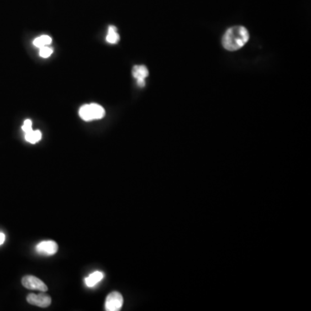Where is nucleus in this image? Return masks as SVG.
<instances>
[{
  "mask_svg": "<svg viewBox=\"0 0 311 311\" xmlns=\"http://www.w3.org/2000/svg\"><path fill=\"white\" fill-rule=\"evenodd\" d=\"M249 40V33L245 27L235 26L226 32L222 38V44L229 51H235L240 49Z\"/></svg>",
  "mask_w": 311,
  "mask_h": 311,
  "instance_id": "f257e3e1",
  "label": "nucleus"
},
{
  "mask_svg": "<svg viewBox=\"0 0 311 311\" xmlns=\"http://www.w3.org/2000/svg\"><path fill=\"white\" fill-rule=\"evenodd\" d=\"M106 114L105 109L96 103L84 105L79 110V115L84 121L96 120L103 118Z\"/></svg>",
  "mask_w": 311,
  "mask_h": 311,
  "instance_id": "f03ea898",
  "label": "nucleus"
},
{
  "mask_svg": "<svg viewBox=\"0 0 311 311\" xmlns=\"http://www.w3.org/2000/svg\"><path fill=\"white\" fill-rule=\"evenodd\" d=\"M124 303V298L119 292L113 291L107 296L106 302H105V308L107 311H118L120 310Z\"/></svg>",
  "mask_w": 311,
  "mask_h": 311,
  "instance_id": "7ed1b4c3",
  "label": "nucleus"
},
{
  "mask_svg": "<svg viewBox=\"0 0 311 311\" xmlns=\"http://www.w3.org/2000/svg\"><path fill=\"white\" fill-rule=\"evenodd\" d=\"M22 285L26 289H29V290H34V291H39L42 292L48 291L47 285L42 280L38 278L37 276H30V275L23 276L22 279Z\"/></svg>",
  "mask_w": 311,
  "mask_h": 311,
  "instance_id": "20e7f679",
  "label": "nucleus"
},
{
  "mask_svg": "<svg viewBox=\"0 0 311 311\" xmlns=\"http://www.w3.org/2000/svg\"><path fill=\"white\" fill-rule=\"evenodd\" d=\"M27 302L32 305L38 306L41 308H47L51 304V297L47 294L30 293L27 297Z\"/></svg>",
  "mask_w": 311,
  "mask_h": 311,
  "instance_id": "39448f33",
  "label": "nucleus"
},
{
  "mask_svg": "<svg viewBox=\"0 0 311 311\" xmlns=\"http://www.w3.org/2000/svg\"><path fill=\"white\" fill-rule=\"evenodd\" d=\"M36 251L39 254L46 255V256H51L56 254L58 251V245L56 242L53 240H45L42 241L36 246Z\"/></svg>",
  "mask_w": 311,
  "mask_h": 311,
  "instance_id": "423d86ee",
  "label": "nucleus"
},
{
  "mask_svg": "<svg viewBox=\"0 0 311 311\" xmlns=\"http://www.w3.org/2000/svg\"><path fill=\"white\" fill-rule=\"evenodd\" d=\"M133 77L135 78L139 86H144L145 85V79L149 75V71L146 67L144 65H137L133 69Z\"/></svg>",
  "mask_w": 311,
  "mask_h": 311,
  "instance_id": "0eeeda50",
  "label": "nucleus"
},
{
  "mask_svg": "<svg viewBox=\"0 0 311 311\" xmlns=\"http://www.w3.org/2000/svg\"><path fill=\"white\" fill-rule=\"evenodd\" d=\"M104 278V274L101 271H95L92 273L90 274L89 276L85 278V284L87 287L92 288L94 286L97 285L98 283L101 282V280Z\"/></svg>",
  "mask_w": 311,
  "mask_h": 311,
  "instance_id": "6e6552de",
  "label": "nucleus"
},
{
  "mask_svg": "<svg viewBox=\"0 0 311 311\" xmlns=\"http://www.w3.org/2000/svg\"><path fill=\"white\" fill-rule=\"evenodd\" d=\"M24 138H25L26 141L29 142L30 144H37L42 139V133L39 130H37V131L32 130L29 133H25Z\"/></svg>",
  "mask_w": 311,
  "mask_h": 311,
  "instance_id": "1a4fd4ad",
  "label": "nucleus"
},
{
  "mask_svg": "<svg viewBox=\"0 0 311 311\" xmlns=\"http://www.w3.org/2000/svg\"><path fill=\"white\" fill-rule=\"evenodd\" d=\"M118 41H119V35L117 32V28L115 26H109L107 36V43H111V44H115V43H118Z\"/></svg>",
  "mask_w": 311,
  "mask_h": 311,
  "instance_id": "9d476101",
  "label": "nucleus"
},
{
  "mask_svg": "<svg viewBox=\"0 0 311 311\" xmlns=\"http://www.w3.org/2000/svg\"><path fill=\"white\" fill-rule=\"evenodd\" d=\"M52 43V38L49 36L43 35L39 38H36L33 41V45L37 48H42V47L49 46V44Z\"/></svg>",
  "mask_w": 311,
  "mask_h": 311,
  "instance_id": "9b49d317",
  "label": "nucleus"
},
{
  "mask_svg": "<svg viewBox=\"0 0 311 311\" xmlns=\"http://www.w3.org/2000/svg\"><path fill=\"white\" fill-rule=\"evenodd\" d=\"M53 54V49L50 48L49 46H44L40 48V51H39V55L41 57L48 58Z\"/></svg>",
  "mask_w": 311,
  "mask_h": 311,
  "instance_id": "f8f14e48",
  "label": "nucleus"
},
{
  "mask_svg": "<svg viewBox=\"0 0 311 311\" xmlns=\"http://www.w3.org/2000/svg\"><path fill=\"white\" fill-rule=\"evenodd\" d=\"M22 130L23 131V133H27L32 131V121L30 119H26L23 122V127H22Z\"/></svg>",
  "mask_w": 311,
  "mask_h": 311,
  "instance_id": "ddd939ff",
  "label": "nucleus"
},
{
  "mask_svg": "<svg viewBox=\"0 0 311 311\" xmlns=\"http://www.w3.org/2000/svg\"><path fill=\"white\" fill-rule=\"evenodd\" d=\"M5 240H6V235L3 233H0V245L4 244Z\"/></svg>",
  "mask_w": 311,
  "mask_h": 311,
  "instance_id": "4468645a",
  "label": "nucleus"
}]
</instances>
